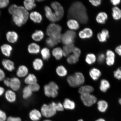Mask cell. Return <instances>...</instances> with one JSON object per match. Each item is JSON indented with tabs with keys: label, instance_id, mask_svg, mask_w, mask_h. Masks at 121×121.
<instances>
[{
	"label": "cell",
	"instance_id": "cell-1",
	"mask_svg": "<svg viewBox=\"0 0 121 121\" xmlns=\"http://www.w3.org/2000/svg\"><path fill=\"white\" fill-rule=\"evenodd\" d=\"M68 16L82 24L86 23L88 20L86 8L79 1L74 2L71 5L68 10Z\"/></svg>",
	"mask_w": 121,
	"mask_h": 121
},
{
	"label": "cell",
	"instance_id": "cell-2",
	"mask_svg": "<svg viewBox=\"0 0 121 121\" xmlns=\"http://www.w3.org/2000/svg\"><path fill=\"white\" fill-rule=\"evenodd\" d=\"M29 18L28 11L22 6H19L17 11L12 15L13 22L17 26L21 27L25 24Z\"/></svg>",
	"mask_w": 121,
	"mask_h": 121
},
{
	"label": "cell",
	"instance_id": "cell-3",
	"mask_svg": "<svg viewBox=\"0 0 121 121\" xmlns=\"http://www.w3.org/2000/svg\"><path fill=\"white\" fill-rule=\"evenodd\" d=\"M62 28L58 24L52 23L47 28L46 34L58 43L61 41L62 35L61 34Z\"/></svg>",
	"mask_w": 121,
	"mask_h": 121
},
{
	"label": "cell",
	"instance_id": "cell-4",
	"mask_svg": "<svg viewBox=\"0 0 121 121\" xmlns=\"http://www.w3.org/2000/svg\"><path fill=\"white\" fill-rule=\"evenodd\" d=\"M67 81L70 86L76 87H79L84 84L85 78L82 73L78 72L73 75L69 76L67 78Z\"/></svg>",
	"mask_w": 121,
	"mask_h": 121
},
{
	"label": "cell",
	"instance_id": "cell-5",
	"mask_svg": "<svg viewBox=\"0 0 121 121\" xmlns=\"http://www.w3.org/2000/svg\"><path fill=\"white\" fill-rule=\"evenodd\" d=\"M59 87L56 83L51 82L44 87L45 94L48 97H56L58 94Z\"/></svg>",
	"mask_w": 121,
	"mask_h": 121
},
{
	"label": "cell",
	"instance_id": "cell-6",
	"mask_svg": "<svg viewBox=\"0 0 121 121\" xmlns=\"http://www.w3.org/2000/svg\"><path fill=\"white\" fill-rule=\"evenodd\" d=\"M51 7L54 10L53 13L56 22H58L64 16V11L62 6L56 1L52 2L51 4Z\"/></svg>",
	"mask_w": 121,
	"mask_h": 121
},
{
	"label": "cell",
	"instance_id": "cell-7",
	"mask_svg": "<svg viewBox=\"0 0 121 121\" xmlns=\"http://www.w3.org/2000/svg\"><path fill=\"white\" fill-rule=\"evenodd\" d=\"M76 37L75 32L71 30H67L62 35L61 41L65 45L73 44Z\"/></svg>",
	"mask_w": 121,
	"mask_h": 121
},
{
	"label": "cell",
	"instance_id": "cell-8",
	"mask_svg": "<svg viewBox=\"0 0 121 121\" xmlns=\"http://www.w3.org/2000/svg\"><path fill=\"white\" fill-rule=\"evenodd\" d=\"M42 115L47 118L52 117L56 113L57 111L51 104H44L41 110Z\"/></svg>",
	"mask_w": 121,
	"mask_h": 121
},
{
	"label": "cell",
	"instance_id": "cell-9",
	"mask_svg": "<svg viewBox=\"0 0 121 121\" xmlns=\"http://www.w3.org/2000/svg\"><path fill=\"white\" fill-rule=\"evenodd\" d=\"M81 99L84 105L87 107L93 105L97 101V98L94 95L91 94L81 95Z\"/></svg>",
	"mask_w": 121,
	"mask_h": 121
},
{
	"label": "cell",
	"instance_id": "cell-10",
	"mask_svg": "<svg viewBox=\"0 0 121 121\" xmlns=\"http://www.w3.org/2000/svg\"><path fill=\"white\" fill-rule=\"evenodd\" d=\"M6 38L9 43H16L18 40L19 35L16 31H9L6 34Z\"/></svg>",
	"mask_w": 121,
	"mask_h": 121
},
{
	"label": "cell",
	"instance_id": "cell-11",
	"mask_svg": "<svg viewBox=\"0 0 121 121\" xmlns=\"http://www.w3.org/2000/svg\"><path fill=\"white\" fill-rule=\"evenodd\" d=\"M106 62L107 65L111 66L114 65L115 57L114 52L111 50H108L106 52Z\"/></svg>",
	"mask_w": 121,
	"mask_h": 121
},
{
	"label": "cell",
	"instance_id": "cell-12",
	"mask_svg": "<svg viewBox=\"0 0 121 121\" xmlns=\"http://www.w3.org/2000/svg\"><path fill=\"white\" fill-rule=\"evenodd\" d=\"M21 82L20 80L16 77L10 78V87L12 90L14 91L18 90L21 87Z\"/></svg>",
	"mask_w": 121,
	"mask_h": 121
},
{
	"label": "cell",
	"instance_id": "cell-13",
	"mask_svg": "<svg viewBox=\"0 0 121 121\" xmlns=\"http://www.w3.org/2000/svg\"><path fill=\"white\" fill-rule=\"evenodd\" d=\"M1 52L3 55L7 57H9L11 56L13 48L11 45L4 44L0 47Z\"/></svg>",
	"mask_w": 121,
	"mask_h": 121
},
{
	"label": "cell",
	"instance_id": "cell-14",
	"mask_svg": "<svg viewBox=\"0 0 121 121\" xmlns=\"http://www.w3.org/2000/svg\"><path fill=\"white\" fill-rule=\"evenodd\" d=\"M30 19L35 23H39L41 22L42 17L41 14L37 11H33L29 14Z\"/></svg>",
	"mask_w": 121,
	"mask_h": 121
},
{
	"label": "cell",
	"instance_id": "cell-15",
	"mask_svg": "<svg viewBox=\"0 0 121 121\" xmlns=\"http://www.w3.org/2000/svg\"><path fill=\"white\" fill-rule=\"evenodd\" d=\"M2 64L4 69L8 71H13L15 69L14 63L11 60L4 59L2 61Z\"/></svg>",
	"mask_w": 121,
	"mask_h": 121
},
{
	"label": "cell",
	"instance_id": "cell-16",
	"mask_svg": "<svg viewBox=\"0 0 121 121\" xmlns=\"http://www.w3.org/2000/svg\"><path fill=\"white\" fill-rule=\"evenodd\" d=\"M42 116L41 112L36 109L31 110L29 114L30 119L33 121H39L41 119Z\"/></svg>",
	"mask_w": 121,
	"mask_h": 121
},
{
	"label": "cell",
	"instance_id": "cell-17",
	"mask_svg": "<svg viewBox=\"0 0 121 121\" xmlns=\"http://www.w3.org/2000/svg\"><path fill=\"white\" fill-rule=\"evenodd\" d=\"M28 69L26 66L22 65L18 68L16 72V75L19 78H23L28 75Z\"/></svg>",
	"mask_w": 121,
	"mask_h": 121
},
{
	"label": "cell",
	"instance_id": "cell-18",
	"mask_svg": "<svg viewBox=\"0 0 121 121\" xmlns=\"http://www.w3.org/2000/svg\"><path fill=\"white\" fill-rule=\"evenodd\" d=\"M16 94L14 91L9 90L5 92V99L9 102L12 103L15 102L16 100Z\"/></svg>",
	"mask_w": 121,
	"mask_h": 121
},
{
	"label": "cell",
	"instance_id": "cell-19",
	"mask_svg": "<svg viewBox=\"0 0 121 121\" xmlns=\"http://www.w3.org/2000/svg\"><path fill=\"white\" fill-rule=\"evenodd\" d=\"M27 49L28 52L30 54H37L40 52V47L37 44L32 43L28 45Z\"/></svg>",
	"mask_w": 121,
	"mask_h": 121
},
{
	"label": "cell",
	"instance_id": "cell-20",
	"mask_svg": "<svg viewBox=\"0 0 121 121\" xmlns=\"http://www.w3.org/2000/svg\"><path fill=\"white\" fill-rule=\"evenodd\" d=\"M109 37V33L107 29L103 30L101 32L97 35V38L98 40L101 42H105L107 39Z\"/></svg>",
	"mask_w": 121,
	"mask_h": 121
},
{
	"label": "cell",
	"instance_id": "cell-21",
	"mask_svg": "<svg viewBox=\"0 0 121 121\" xmlns=\"http://www.w3.org/2000/svg\"><path fill=\"white\" fill-rule=\"evenodd\" d=\"M108 18V15L104 12H101L98 13L96 17V22L99 24L105 23Z\"/></svg>",
	"mask_w": 121,
	"mask_h": 121
},
{
	"label": "cell",
	"instance_id": "cell-22",
	"mask_svg": "<svg viewBox=\"0 0 121 121\" xmlns=\"http://www.w3.org/2000/svg\"><path fill=\"white\" fill-rule=\"evenodd\" d=\"M89 74L92 79L96 81L100 77L102 73L99 69L96 68H93L90 70Z\"/></svg>",
	"mask_w": 121,
	"mask_h": 121
},
{
	"label": "cell",
	"instance_id": "cell-23",
	"mask_svg": "<svg viewBox=\"0 0 121 121\" xmlns=\"http://www.w3.org/2000/svg\"><path fill=\"white\" fill-rule=\"evenodd\" d=\"M67 25L68 28L72 31L78 30L80 27L78 21L74 19H69L67 22Z\"/></svg>",
	"mask_w": 121,
	"mask_h": 121
},
{
	"label": "cell",
	"instance_id": "cell-24",
	"mask_svg": "<svg viewBox=\"0 0 121 121\" xmlns=\"http://www.w3.org/2000/svg\"><path fill=\"white\" fill-rule=\"evenodd\" d=\"M44 10L45 15L48 19L51 22H56L53 13L51 8L46 6L45 7Z\"/></svg>",
	"mask_w": 121,
	"mask_h": 121
},
{
	"label": "cell",
	"instance_id": "cell-25",
	"mask_svg": "<svg viewBox=\"0 0 121 121\" xmlns=\"http://www.w3.org/2000/svg\"><path fill=\"white\" fill-rule=\"evenodd\" d=\"M44 37V34L43 31L40 30H36L31 35L32 39L36 42L41 41Z\"/></svg>",
	"mask_w": 121,
	"mask_h": 121
},
{
	"label": "cell",
	"instance_id": "cell-26",
	"mask_svg": "<svg viewBox=\"0 0 121 121\" xmlns=\"http://www.w3.org/2000/svg\"><path fill=\"white\" fill-rule=\"evenodd\" d=\"M94 89L91 86L85 85L81 86L79 88L78 91L81 95L91 94L93 92Z\"/></svg>",
	"mask_w": 121,
	"mask_h": 121
},
{
	"label": "cell",
	"instance_id": "cell-27",
	"mask_svg": "<svg viewBox=\"0 0 121 121\" xmlns=\"http://www.w3.org/2000/svg\"><path fill=\"white\" fill-rule=\"evenodd\" d=\"M108 103L105 101L100 100L97 103V108L98 111L102 113L105 112L108 109Z\"/></svg>",
	"mask_w": 121,
	"mask_h": 121
},
{
	"label": "cell",
	"instance_id": "cell-28",
	"mask_svg": "<svg viewBox=\"0 0 121 121\" xmlns=\"http://www.w3.org/2000/svg\"><path fill=\"white\" fill-rule=\"evenodd\" d=\"M75 47L73 44L65 45L62 49L63 56L65 57L69 56L71 53H72Z\"/></svg>",
	"mask_w": 121,
	"mask_h": 121
},
{
	"label": "cell",
	"instance_id": "cell-29",
	"mask_svg": "<svg viewBox=\"0 0 121 121\" xmlns=\"http://www.w3.org/2000/svg\"><path fill=\"white\" fill-rule=\"evenodd\" d=\"M37 79L36 76L34 74H29L26 77L24 80L25 82L28 86L37 83Z\"/></svg>",
	"mask_w": 121,
	"mask_h": 121
},
{
	"label": "cell",
	"instance_id": "cell-30",
	"mask_svg": "<svg viewBox=\"0 0 121 121\" xmlns=\"http://www.w3.org/2000/svg\"><path fill=\"white\" fill-rule=\"evenodd\" d=\"M52 54L53 56L57 60H60L63 56V49L60 47L54 48L52 51Z\"/></svg>",
	"mask_w": 121,
	"mask_h": 121
},
{
	"label": "cell",
	"instance_id": "cell-31",
	"mask_svg": "<svg viewBox=\"0 0 121 121\" xmlns=\"http://www.w3.org/2000/svg\"><path fill=\"white\" fill-rule=\"evenodd\" d=\"M63 105L64 108L68 110H73L75 107V102L68 98L65 99Z\"/></svg>",
	"mask_w": 121,
	"mask_h": 121
},
{
	"label": "cell",
	"instance_id": "cell-32",
	"mask_svg": "<svg viewBox=\"0 0 121 121\" xmlns=\"http://www.w3.org/2000/svg\"><path fill=\"white\" fill-rule=\"evenodd\" d=\"M24 7L28 11L32 10L36 6L35 1L34 0H25L23 2Z\"/></svg>",
	"mask_w": 121,
	"mask_h": 121
},
{
	"label": "cell",
	"instance_id": "cell-33",
	"mask_svg": "<svg viewBox=\"0 0 121 121\" xmlns=\"http://www.w3.org/2000/svg\"><path fill=\"white\" fill-rule=\"evenodd\" d=\"M112 16L116 20H118L121 18V10L117 7H113L112 9Z\"/></svg>",
	"mask_w": 121,
	"mask_h": 121
},
{
	"label": "cell",
	"instance_id": "cell-34",
	"mask_svg": "<svg viewBox=\"0 0 121 121\" xmlns=\"http://www.w3.org/2000/svg\"><path fill=\"white\" fill-rule=\"evenodd\" d=\"M110 87V83L107 80L105 79L101 80L99 86L100 90L101 91L106 92Z\"/></svg>",
	"mask_w": 121,
	"mask_h": 121
},
{
	"label": "cell",
	"instance_id": "cell-35",
	"mask_svg": "<svg viewBox=\"0 0 121 121\" xmlns=\"http://www.w3.org/2000/svg\"><path fill=\"white\" fill-rule=\"evenodd\" d=\"M43 65V60L40 58L35 59L33 63V66L35 70L39 71L41 69Z\"/></svg>",
	"mask_w": 121,
	"mask_h": 121
},
{
	"label": "cell",
	"instance_id": "cell-36",
	"mask_svg": "<svg viewBox=\"0 0 121 121\" xmlns=\"http://www.w3.org/2000/svg\"><path fill=\"white\" fill-rule=\"evenodd\" d=\"M33 92L28 86L24 88L22 91V97L24 99H27L31 97Z\"/></svg>",
	"mask_w": 121,
	"mask_h": 121
},
{
	"label": "cell",
	"instance_id": "cell-37",
	"mask_svg": "<svg viewBox=\"0 0 121 121\" xmlns=\"http://www.w3.org/2000/svg\"><path fill=\"white\" fill-rule=\"evenodd\" d=\"M57 74L60 77H64L67 75V71L65 68L62 65L58 66L56 69Z\"/></svg>",
	"mask_w": 121,
	"mask_h": 121
},
{
	"label": "cell",
	"instance_id": "cell-38",
	"mask_svg": "<svg viewBox=\"0 0 121 121\" xmlns=\"http://www.w3.org/2000/svg\"><path fill=\"white\" fill-rule=\"evenodd\" d=\"M96 57L95 54L93 53H89L86 56L85 61L88 64H93L96 62Z\"/></svg>",
	"mask_w": 121,
	"mask_h": 121
},
{
	"label": "cell",
	"instance_id": "cell-39",
	"mask_svg": "<svg viewBox=\"0 0 121 121\" xmlns=\"http://www.w3.org/2000/svg\"><path fill=\"white\" fill-rule=\"evenodd\" d=\"M42 58L44 60H48L51 56L50 52L49 49L45 48H43L41 51Z\"/></svg>",
	"mask_w": 121,
	"mask_h": 121
},
{
	"label": "cell",
	"instance_id": "cell-40",
	"mask_svg": "<svg viewBox=\"0 0 121 121\" xmlns=\"http://www.w3.org/2000/svg\"><path fill=\"white\" fill-rule=\"evenodd\" d=\"M79 57L72 54L68 56L67 60L68 63L70 64H75L79 60Z\"/></svg>",
	"mask_w": 121,
	"mask_h": 121
},
{
	"label": "cell",
	"instance_id": "cell-41",
	"mask_svg": "<svg viewBox=\"0 0 121 121\" xmlns=\"http://www.w3.org/2000/svg\"><path fill=\"white\" fill-rule=\"evenodd\" d=\"M56 111H62L64 110V107L63 104L61 103L58 102L56 103L55 102H52L51 104Z\"/></svg>",
	"mask_w": 121,
	"mask_h": 121
},
{
	"label": "cell",
	"instance_id": "cell-42",
	"mask_svg": "<svg viewBox=\"0 0 121 121\" xmlns=\"http://www.w3.org/2000/svg\"><path fill=\"white\" fill-rule=\"evenodd\" d=\"M45 43L50 48H52L57 44L55 40L50 37L46 39L45 41Z\"/></svg>",
	"mask_w": 121,
	"mask_h": 121
},
{
	"label": "cell",
	"instance_id": "cell-43",
	"mask_svg": "<svg viewBox=\"0 0 121 121\" xmlns=\"http://www.w3.org/2000/svg\"><path fill=\"white\" fill-rule=\"evenodd\" d=\"M19 6L16 4H13L10 5L8 9V11L12 15H13L18 9Z\"/></svg>",
	"mask_w": 121,
	"mask_h": 121
},
{
	"label": "cell",
	"instance_id": "cell-44",
	"mask_svg": "<svg viewBox=\"0 0 121 121\" xmlns=\"http://www.w3.org/2000/svg\"><path fill=\"white\" fill-rule=\"evenodd\" d=\"M83 31L84 32L86 36L87 39L91 38L93 35V32L92 30L89 28H86L84 29Z\"/></svg>",
	"mask_w": 121,
	"mask_h": 121
},
{
	"label": "cell",
	"instance_id": "cell-45",
	"mask_svg": "<svg viewBox=\"0 0 121 121\" xmlns=\"http://www.w3.org/2000/svg\"><path fill=\"white\" fill-rule=\"evenodd\" d=\"M28 86L33 92L38 91L40 89V86L37 83Z\"/></svg>",
	"mask_w": 121,
	"mask_h": 121
},
{
	"label": "cell",
	"instance_id": "cell-46",
	"mask_svg": "<svg viewBox=\"0 0 121 121\" xmlns=\"http://www.w3.org/2000/svg\"><path fill=\"white\" fill-rule=\"evenodd\" d=\"M113 75L116 79L121 80V67H119L113 73Z\"/></svg>",
	"mask_w": 121,
	"mask_h": 121
},
{
	"label": "cell",
	"instance_id": "cell-47",
	"mask_svg": "<svg viewBox=\"0 0 121 121\" xmlns=\"http://www.w3.org/2000/svg\"><path fill=\"white\" fill-rule=\"evenodd\" d=\"M9 3V0H0V9L4 8L7 6Z\"/></svg>",
	"mask_w": 121,
	"mask_h": 121
},
{
	"label": "cell",
	"instance_id": "cell-48",
	"mask_svg": "<svg viewBox=\"0 0 121 121\" xmlns=\"http://www.w3.org/2000/svg\"><path fill=\"white\" fill-rule=\"evenodd\" d=\"M6 114L4 111L0 110V121H5L7 119Z\"/></svg>",
	"mask_w": 121,
	"mask_h": 121
},
{
	"label": "cell",
	"instance_id": "cell-49",
	"mask_svg": "<svg viewBox=\"0 0 121 121\" xmlns=\"http://www.w3.org/2000/svg\"><path fill=\"white\" fill-rule=\"evenodd\" d=\"M72 53L74 55L79 58L81 54V50L79 48L75 47Z\"/></svg>",
	"mask_w": 121,
	"mask_h": 121
},
{
	"label": "cell",
	"instance_id": "cell-50",
	"mask_svg": "<svg viewBox=\"0 0 121 121\" xmlns=\"http://www.w3.org/2000/svg\"><path fill=\"white\" fill-rule=\"evenodd\" d=\"M101 0H90L89 1L92 5L95 7H97L100 5L101 4Z\"/></svg>",
	"mask_w": 121,
	"mask_h": 121
},
{
	"label": "cell",
	"instance_id": "cell-51",
	"mask_svg": "<svg viewBox=\"0 0 121 121\" xmlns=\"http://www.w3.org/2000/svg\"><path fill=\"white\" fill-rule=\"evenodd\" d=\"M105 59V54H101L98 56L97 60L99 63H102L103 62Z\"/></svg>",
	"mask_w": 121,
	"mask_h": 121
},
{
	"label": "cell",
	"instance_id": "cell-52",
	"mask_svg": "<svg viewBox=\"0 0 121 121\" xmlns=\"http://www.w3.org/2000/svg\"><path fill=\"white\" fill-rule=\"evenodd\" d=\"M6 121H22L20 118L19 117L10 116L7 118Z\"/></svg>",
	"mask_w": 121,
	"mask_h": 121
},
{
	"label": "cell",
	"instance_id": "cell-53",
	"mask_svg": "<svg viewBox=\"0 0 121 121\" xmlns=\"http://www.w3.org/2000/svg\"><path fill=\"white\" fill-rule=\"evenodd\" d=\"M5 74L3 70L0 68V82L4 81L5 78Z\"/></svg>",
	"mask_w": 121,
	"mask_h": 121
},
{
	"label": "cell",
	"instance_id": "cell-54",
	"mask_svg": "<svg viewBox=\"0 0 121 121\" xmlns=\"http://www.w3.org/2000/svg\"><path fill=\"white\" fill-rule=\"evenodd\" d=\"M79 37L81 39H87L86 36L84 32L83 31V30L80 31L78 34Z\"/></svg>",
	"mask_w": 121,
	"mask_h": 121
},
{
	"label": "cell",
	"instance_id": "cell-55",
	"mask_svg": "<svg viewBox=\"0 0 121 121\" xmlns=\"http://www.w3.org/2000/svg\"><path fill=\"white\" fill-rule=\"evenodd\" d=\"M115 51L118 55L121 56V45L116 47Z\"/></svg>",
	"mask_w": 121,
	"mask_h": 121
},
{
	"label": "cell",
	"instance_id": "cell-56",
	"mask_svg": "<svg viewBox=\"0 0 121 121\" xmlns=\"http://www.w3.org/2000/svg\"><path fill=\"white\" fill-rule=\"evenodd\" d=\"M4 83L5 85L8 87H10V78H5L4 80Z\"/></svg>",
	"mask_w": 121,
	"mask_h": 121
},
{
	"label": "cell",
	"instance_id": "cell-57",
	"mask_svg": "<svg viewBox=\"0 0 121 121\" xmlns=\"http://www.w3.org/2000/svg\"><path fill=\"white\" fill-rule=\"evenodd\" d=\"M110 1L113 5L116 6L120 3L121 1L120 0H112Z\"/></svg>",
	"mask_w": 121,
	"mask_h": 121
},
{
	"label": "cell",
	"instance_id": "cell-58",
	"mask_svg": "<svg viewBox=\"0 0 121 121\" xmlns=\"http://www.w3.org/2000/svg\"><path fill=\"white\" fill-rule=\"evenodd\" d=\"M5 90L3 87L0 86V96H2L4 94Z\"/></svg>",
	"mask_w": 121,
	"mask_h": 121
},
{
	"label": "cell",
	"instance_id": "cell-59",
	"mask_svg": "<svg viewBox=\"0 0 121 121\" xmlns=\"http://www.w3.org/2000/svg\"><path fill=\"white\" fill-rule=\"evenodd\" d=\"M95 121H106L105 119L103 118H99L96 119Z\"/></svg>",
	"mask_w": 121,
	"mask_h": 121
},
{
	"label": "cell",
	"instance_id": "cell-60",
	"mask_svg": "<svg viewBox=\"0 0 121 121\" xmlns=\"http://www.w3.org/2000/svg\"><path fill=\"white\" fill-rule=\"evenodd\" d=\"M119 104L121 105V98H120L119 100Z\"/></svg>",
	"mask_w": 121,
	"mask_h": 121
},
{
	"label": "cell",
	"instance_id": "cell-61",
	"mask_svg": "<svg viewBox=\"0 0 121 121\" xmlns=\"http://www.w3.org/2000/svg\"><path fill=\"white\" fill-rule=\"evenodd\" d=\"M43 121H52L51 120H49V119H46V120H44Z\"/></svg>",
	"mask_w": 121,
	"mask_h": 121
},
{
	"label": "cell",
	"instance_id": "cell-62",
	"mask_svg": "<svg viewBox=\"0 0 121 121\" xmlns=\"http://www.w3.org/2000/svg\"><path fill=\"white\" fill-rule=\"evenodd\" d=\"M78 121H84V120H83L82 119H80L79 120H78Z\"/></svg>",
	"mask_w": 121,
	"mask_h": 121
},
{
	"label": "cell",
	"instance_id": "cell-63",
	"mask_svg": "<svg viewBox=\"0 0 121 121\" xmlns=\"http://www.w3.org/2000/svg\"><path fill=\"white\" fill-rule=\"evenodd\" d=\"M0 14H1V12H0Z\"/></svg>",
	"mask_w": 121,
	"mask_h": 121
}]
</instances>
